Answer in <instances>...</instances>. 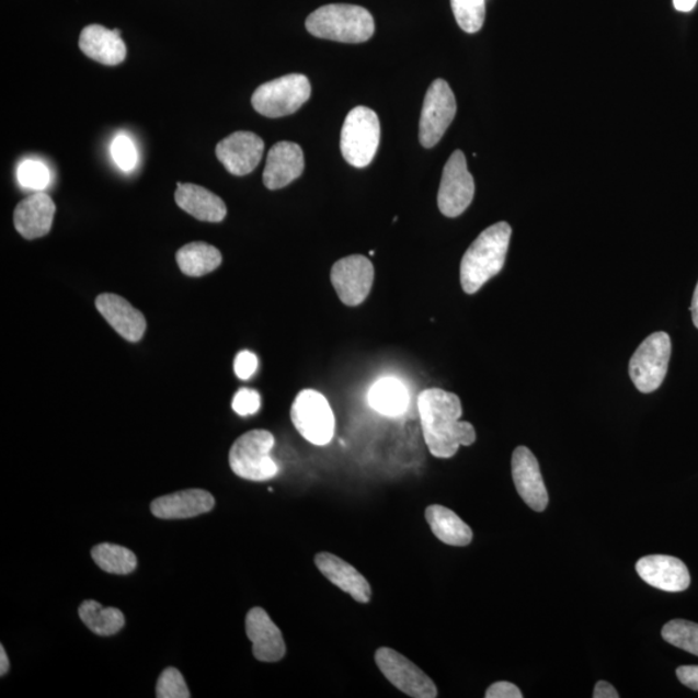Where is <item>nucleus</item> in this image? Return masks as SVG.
I'll list each match as a JSON object with an SVG mask.
<instances>
[{
	"mask_svg": "<svg viewBox=\"0 0 698 698\" xmlns=\"http://www.w3.org/2000/svg\"><path fill=\"white\" fill-rule=\"evenodd\" d=\"M424 442L431 455L436 458H451L459 446H470L477 442V431L469 422L460 421L462 402L457 394L430 388L419 398Z\"/></svg>",
	"mask_w": 698,
	"mask_h": 698,
	"instance_id": "obj_1",
	"label": "nucleus"
},
{
	"mask_svg": "<svg viewBox=\"0 0 698 698\" xmlns=\"http://www.w3.org/2000/svg\"><path fill=\"white\" fill-rule=\"evenodd\" d=\"M508 222L501 221L480 233L460 263V284L466 294L478 293L489 279L499 275L506 262L511 240Z\"/></svg>",
	"mask_w": 698,
	"mask_h": 698,
	"instance_id": "obj_2",
	"label": "nucleus"
},
{
	"mask_svg": "<svg viewBox=\"0 0 698 698\" xmlns=\"http://www.w3.org/2000/svg\"><path fill=\"white\" fill-rule=\"evenodd\" d=\"M306 27L313 37L342 43H364L376 25L368 10L352 4H328L309 14Z\"/></svg>",
	"mask_w": 698,
	"mask_h": 698,
	"instance_id": "obj_3",
	"label": "nucleus"
},
{
	"mask_svg": "<svg viewBox=\"0 0 698 698\" xmlns=\"http://www.w3.org/2000/svg\"><path fill=\"white\" fill-rule=\"evenodd\" d=\"M275 436L270 431L254 430L237 438L229 451L230 469L237 477L250 481L271 480L278 473V465L271 457Z\"/></svg>",
	"mask_w": 698,
	"mask_h": 698,
	"instance_id": "obj_4",
	"label": "nucleus"
},
{
	"mask_svg": "<svg viewBox=\"0 0 698 698\" xmlns=\"http://www.w3.org/2000/svg\"><path fill=\"white\" fill-rule=\"evenodd\" d=\"M380 142V124L376 112L366 106L352 110L344 121L341 149L344 160L357 169L369 165Z\"/></svg>",
	"mask_w": 698,
	"mask_h": 698,
	"instance_id": "obj_5",
	"label": "nucleus"
},
{
	"mask_svg": "<svg viewBox=\"0 0 698 698\" xmlns=\"http://www.w3.org/2000/svg\"><path fill=\"white\" fill-rule=\"evenodd\" d=\"M311 83L304 75H289L264 83L254 92V110L268 118L286 117L298 112L311 98Z\"/></svg>",
	"mask_w": 698,
	"mask_h": 698,
	"instance_id": "obj_6",
	"label": "nucleus"
},
{
	"mask_svg": "<svg viewBox=\"0 0 698 698\" xmlns=\"http://www.w3.org/2000/svg\"><path fill=\"white\" fill-rule=\"evenodd\" d=\"M672 357V340L664 331L646 337L632 355L629 374L638 391L652 393L664 384Z\"/></svg>",
	"mask_w": 698,
	"mask_h": 698,
	"instance_id": "obj_7",
	"label": "nucleus"
},
{
	"mask_svg": "<svg viewBox=\"0 0 698 698\" xmlns=\"http://www.w3.org/2000/svg\"><path fill=\"white\" fill-rule=\"evenodd\" d=\"M291 421L307 442L323 446L333 440L335 416L325 396L314 390H304L294 400Z\"/></svg>",
	"mask_w": 698,
	"mask_h": 698,
	"instance_id": "obj_8",
	"label": "nucleus"
},
{
	"mask_svg": "<svg viewBox=\"0 0 698 698\" xmlns=\"http://www.w3.org/2000/svg\"><path fill=\"white\" fill-rule=\"evenodd\" d=\"M457 113L455 93L448 82L436 79L424 98L420 122V140L424 148H434L442 140Z\"/></svg>",
	"mask_w": 698,
	"mask_h": 698,
	"instance_id": "obj_9",
	"label": "nucleus"
},
{
	"mask_svg": "<svg viewBox=\"0 0 698 698\" xmlns=\"http://www.w3.org/2000/svg\"><path fill=\"white\" fill-rule=\"evenodd\" d=\"M474 182L467 168L462 150H456L446 162L440 190H438L437 205L448 218L462 215L472 203Z\"/></svg>",
	"mask_w": 698,
	"mask_h": 698,
	"instance_id": "obj_10",
	"label": "nucleus"
},
{
	"mask_svg": "<svg viewBox=\"0 0 698 698\" xmlns=\"http://www.w3.org/2000/svg\"><path fill=\"white\" fill-rule=\"evenodd\" d=\"M376 662L387 680L392 683L402 694L414 698L437 697L435 683L400 652L387 646L379 648L376 653Z\"/></svg>",
	"mask_w": 698,
	"mask_h": 698,
	"instance_id": "obj_11",
	"label": "nucleus"
},
{
	"mask_svg": "<svg viewBox=\"0 0 698 698\" xmlns=\"http://www.w3.org/2000/svg\"><path fill=\"white\" fill-rule=\"evenodd\" d=\"M331 284L337 297L348 307L363 304L370 294L374 281V267L368 258L351 255L341 259L331 270Z\"/></svg>",
	"mask_w": 698,
	"mask_h": 698,
	"instance_id": "obj_12",
	"label": "nucleus"
},
{
	"mask_svg": "<svg viewBox=\"0 0 698 698\" xmlns=\"http://www.w3.org/2000/svg\"><path fill=\"white\" fill-rule=\"evenodd\" d=\"M264 141L254 133L239 131L229 135L216 146V157L230 174L243 176L261 163Z\"/></svg>",
	"mask_w": 698,
	"mask_h": 698,
	"instance_id": "obj_13",
	"label": "nucleus"
},
{
	"mask_svg": "<svg viewBox=\"0 0 698 698\" xmlns=\"http://www.w3.org/2000/svg\"><path fill=\"white\" fill-rule=\"evenodd\" d=\"M513 479L517 493L527 505L542 513L549 505V493L545 485L538 460L527 446H519L513 455Z\"/></svg>",
	"mask_w": 698,
	"mask_h": 698,
	"instance_id": "obj_14",
	"label": "nucleus"
},
{
	"mask_svg": "<svg viewBox=\"0 0 698 698\" xmlns=\"http://www.w3.org/2000/svg\"><path fill=\"white\" fill-rule=\"evenodd\" d=\"M637 572L648 585L662 590V592H685L690 584L687 565L674 557H644L638 561Z\"/></svg>",
	"mask_w": 698,
	"mask_h": 698,
	"instance_id": "obj_15",
	"label": "nucleus"
},
{
	"mask_svg": "<svg viewBox=\"0 0 698 698\" xmlns=\"http://www.w3.org/2000/svg\"><path fill=\"white\" fill-rule=\"evenodd\" d=\"M305 171V155L298 144L279 141L273 146L263 172V182L271 191L285 188Z\"/></svg>",
	"mask_w": 698,
	"mask_h": 698,
	"instance_id": "obj_16",
	"label": "nucleus"
},
{
	"mask_svg": "<svg viewBox=\"0 0 698 698\" xmlns=\"http://www.w3.org/2000/svg\"><path fill=\"white\" fill-rule=\"evenodd\" d=\"M55 213L53 198L46 193L37 192L21 201L14 208V228L26 240L41 239L52 230Z\"/></svg>",
	"mask_w": 698,
	"mask_h": 698,
	"instance_id": "obj_17",
	"label": "nucleus"
},
{
	"mask_svg": "<svg viewBox=\"0 0 698 698\" xmlns=\"http://www.w3.org/2000/svg\"><path fill=\"white\" fill-rule=\"evenodd\" d=\"M247 634L253 643L254 657L262 662H277L286 654L283 634L263 608H253L247 616Z\"/></svg>",
	"mask_w": 698,
	"mask_h": 698,
	"instance_id": "obj_18",
	"label": "nucleus"
},
{
	"mask_svg": "<svg viewBox=\"0 0 698 698\" xmlns=\"http://www.w3.org/2000/svg\"><path fill=\"white\" fill-rule=\"evenodd\" d=\"M96 308L106 322L126 341L139 342L146 333L147 321L144 314L119 295H99Z\"/></svg>",
	"mask_w": 698,
	"mask_h": 698,
	"instance_id": "obj_19",
	"label": "nucleus"
},
{
	"mask_svg": "<svg viewBox=\"0 0 698 698\" xmlns=\"http://www.w3.org/2000/svg\"><path fill=\"white\" fill-rule=\"evenodd\" d=\"M214 506L215 499L211 493L203 489H188V491L160 496L153 501L150 510L160 519L176 520L210 513Z\"/></svg>",
	"mask_w": 698,
	"mask_h": 698,
	"instance_id": "obj_20",
	"label": "nucleus"
},
{
	"mask_svg": "<svg viewBox=\"0 0 698 698\" xmlns=\"http://www.w3.org/2000/svg\"><path fill=\"white\" fill-rule=\"evenodd\" d=\"M314 564L331 584L350 594L356 602L363 604L370 602L371 587L368 580L347 561L330 552H320L314 558Z\"/></svg>",
	"mask_w": 698,
	"mask_h": 698,
	"instance_id": "obj_21",
	"label": "nucleus"
},
{
	"mask_svg": "<svg viewBox=\"0 0 698 698\" xmlns=\"http://www.w3.org/2000/svg\"><path fill=\"white\" fill-rule=\"evenodd\" d=\"M79 48L90 59L107 67H115L125 61L127 48L121 38V31H110L103 25L85 26L79 38Z\"/></svg>",
	"mask_w": 698,
	"mask_h": 698,
	"instance_id": "obj_22",
	"label": "nucleus"
},
{
	"mask_svg": "<svg viewBox=\"0 0 698 698\" xmlns=\"http://www.w3.org/2000/svg\"><path fill=\"white\" fill-rule=\"evenodd\" d=\"M176 204L201 221L220 222L227 216L225 201L196 184H178Z\"/></svg>",
	"mask_w": 698,
	"mask_h": 698,
	"instance_id": "obj_23",
	"label": "nucleus"
},
{
	"mask_svg": "<svg viewBox=\"0 0 698 698\" xmlns=\"http://www.w3.org/2000/svg\"><path fill=\"white\" fill-rule=\"evenodd\" d=\"M426 520L432 534L449 546L464 547L473 538L472 529L455 511L440 505H432L426 510Z\"/></svg>",
	"mask_w": 698,
	"mask_h": 698,
	"instance_id": "obj_24",
	"label": "nucleus"
},
{
	"mask_svg": "<svg viewBox=\"0 0 698 698\" xmlns=\"http://www.w3.org/2000/svg\"><path fill=\"white\" fill-rule=\"evenodd\" d=\"M368 401L379 414L400 416L409 407V392L399 379L381 378L371 386Z\"/></svg>",
	"mask_w": 698,
	"mask_h": 698,
	"instance_id": "obj_25",
	"label": "nucleus"
},
{
	"mask_svg": "<svg viewBox=\"0 0 698 698\" xmlns=\"http://www.w3.org/2000/svg\"><path fill=\"white\" fill-rule=\"evenodd\" d=\"M180 271L186 276L201 277L220 267L222 256L220 251L206 242L185 244L176 253Z\"/></svg>",
	"mask_w": 698,
	"mask_h": 698,
	"instance_id": "obj_26",
	"label": "nucleus"
},
{
	"mask_svg": "<svg viewBox=\"0 0 698 698\" xmlns=\"http://www.w3.org/2000/svg\"><path fill=\"white\" fill-rule=\"evenodd\" d=\"M78 611L83 623L100 637L117 634L125 626V616L119 609L105 608L95 600L83 602Z\"/></svg>",
	"mask_w": 698,
	"mask_h": 698,
	"instance_id": "obj_27",
	"label": "nucleus"
},
{
	"mask_svg": "<svg viewBox=\"0 0 698 698\" xmlns=\"http://www.w3.org/2000/svg\"><path fill=\"white\" fill-rule=\"evenodd\" d=\"M93 561L100 570L113 574H129L136 570L138 559L131 550L113 543H102L93 547Z\"/></svg>",
	"mask_w": 698,
	"mask_h": 698,
	"instance_id": "obj_28",
	"label": "nucleus"
},
{
	"mask_svg": "<svg viewBox=\"0 0 698 698\" xmlns=\"http://www.w3.org/2000/svg\"><path fill=\"white\" fill-rule=\"evenodd\" d=\"M661 634L668 644L698 656V623L673 620L662 628Z\"/></svg>",
	"mask_w": 698,
	"mask_h": 698,
	"instance_id": "obj_29",
	"label": "nucleus"
},
{
	"mask_svg": "<svg viewBox=\"0 0 698 698\" xmlns=\"http://www.w3.org/2000/svg\"><path fill=\"white\" fill-rule=\"evenodd\" d=\"M457 23L464 32L478 33L485 21V0H450Z\"/></svg>",
	"mask_w": 698,
	"mask_h": 698,
	"instance_id": "obj_30",
	"label": "nucleus"
},
{
	"mask_svg": "<svg viewBox=\"0 0 698 698\" xmlns=\"http://www.w3.org/2000/svg\"><path fill=\"white\" fill-rule=\"evenodd\" d=\"M18 179L24 188L43 191L49 184V171L45 163L27 160L19 165Z\"/></svg>",
	"mask_w": 698,
	"mask_h": 698,
	"instance_id": "obj_31",
	"label": "nucleus"
},
{
	"mask_svg": "<svg viewBox=\"0 0 698 698\" xmlns=\"http://www.w3.org/2000/svg\"><path fill=\"white\" fill-rule=\"evenodd\" d=\"M158 698H190L188 686L178 668L169 667L161 674L157 683Z\"/></svg>",
	"mask_w": 698,
	"mask_h": 698,
	"instance_id": "obj_32",
	"label": "nucleus"
},
{
	"mask_svg": "<svg viewBox=\"0 0 698 698\" xmlns=\"http://www.w3.org/2000/svg\"><path fill=\"white\" fill-rule=\"evenodd\" d=\"M111 153L115 164L122 171L129 172L138 163V150H136L131 139L125 135H118L111 146Z\"/></svg>",
	"mask_w": 698,
	"mask_h": 698,
	"instance_id": "obj_33",
	"label": "nucleus"
},
{
	"mask_svg": "<svg viewBox=\"0 0 698 698\" xmlns=\"http://www.w3.org/2000/svg\"><path fill=\"white\" fill-rule=\"evenodd\" d=\"M234 412L241 416L253 415L261 409V394L249 388H241L232 401Z\"/></svg>",
	"mask_w": 698,
	"mask_h": 698,
	"instance_id": "obj_34",
	"label": "nucleus"
},
{
	"mask_svg": "<svg viewBox=\"0 0 698 698\" xmlns=\"http://www.w3.org/2000/svg\"><path fill=\"white\" fill-rule=\"evenodd\" d=\"M258 368V357L253 352L242 351L234 359L236 376L242 380H248L254 376Z\"/></svg>",
	"mask_w": 698,
	"mask_h": 698,
	"instance_id": "obj_35",
	"label": "nucleus"
},
{
	"mask_svg": "<svg viewBox=\"0 0 698 698\" xmlns=\"http://www.w3.org/2000/svg\"><path fill=\"white\" fill-rule=\"evenodd\" d=\"M487 698H522L523 694L513 683L499 682L494 683L487 689Z\"/></svg>",
	"mask_w": 698,
	"mask_h": 698,
	"instance_id": "obj_36",
	"label": "nucleus"
},
{
	"mask_svg": "<svg viewBox=\"0 0 698 698\" xmlns=\"http://www.w3.org/2000/svg\"><path fill=\"white\" fill-rule=\"evenodd\" d=\"M676 676H678L682 685L698 693V666H680L676 671Z\"/></svg>",
	"mask_w": 698,
	"mask_h": 698,
	"instance_id": "obj_37",
	"label": "nucleus"
},
{
	"mask_svg": "<svg viewBox=\"0 0 698 698\" xmlns=\"http://www.w3.org/2000/svg\"><path fill=\"white\" fill-rule=\"evenodd\" d=\"M594 698H618L620 697V695H618L616 688L611 685H609L608 682H597L595 689H594Z\"/></svg>",
	"mask_w": 698,
	"mask_h": 698,
	"instance_id": "obj_38",
	"label": "nucleus"
},
{
	"mask_svg": "<svg viewBox=\"0 0 698 698\" xmlns=\"http://www.w3.org/2000/svg\"><path fill=\"white\" fill-rule=\"evenodd\" d=\"M676 11L690 12L695 9L697 0H673Z\"/></svg>",
	"mask_w": 698,
	"mask_h": 698,
	"instance_id": "obj_39",
	"label": "nucleus"
},
{
	"mask_svg": "<svg viewBox=\"0 0 698 698\" xmlns=\"http://www.w3.org/2000/svg\"><path fill=\"white\" fill-rule=\"evenodd\" d=\"M10 671V661L7 657L4 646H0V675L4 676Z\"/></svg>",
	"mask_w": 698,
	"mask_h": 698,
	"instance_id": "obj_40",
	"label": "nucleus"
},
{
	"mask_svg": "<svg viewBox=\"0 0 698 698\" xmlns=\"http://www.w3.org/2000/svg\"><path fill=\"white\" fill-rule=\"evenodd\" d=\"M690 312H693L695 327L698 329V283L694 294L693 305H690Z\"/></svg>",
	"mask_w": 698,
	"mask_h": 698,
	"instance_id": "obj_41",
	"label": "nucleus"
}]
</instances>
